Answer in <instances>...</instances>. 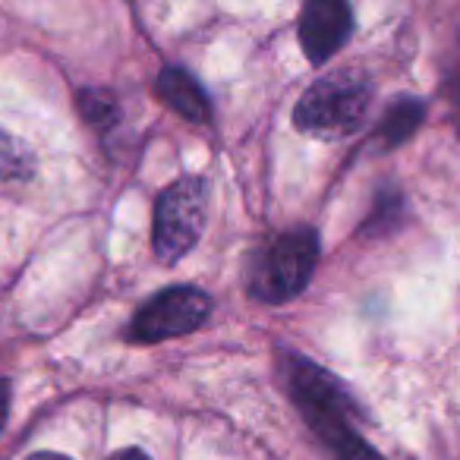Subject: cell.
<instances>
[{
	"label": "cell",
	"mask_w": 460,
	"mask_h": 460,
	"mask_svg": "<svg viewBox=\"0 0 460 460\" xmlns=\"http://www.w3.org/2000/svg\"><path fill=\"white\" fill-rule=\"evenodd\" d=\"M290 394L303 420L332 447L338 460H382L353 426V401L338 378H332L315 363L296 359L290 369Z\"/></svg>",
	"instance_id": "cell-1"
},
{
	"label": "cell",
	"mask_w": 460,
	"mask_h": 460,
	"mask_svg": "<svg viewBox=\"0 0 460 460\" xmlns=\"http://www.w3.org/2000/svg\"><path fill=\"white\" fill-rule=\"evenodd\" d=\"M369 79L353 70H341L309 85L294 111V123L303 133L322 136V139H344L357 133V127L369 114Z\"/></svg>",
	"instance_id": "cell-2"
},
{
	"label": "cell",
	"mask_w": 460,
	"mask_h": 460,
	"mask_svg": "<svg viewBox=\"0 0 460 460\" xmlns=\"http://www.w3.org/2000/svg\"><path fill=\"white\" fill-rule=\"evenodd\" d=\"M319 259V240L313 230H290L271 246L256 252L250 269V294L265 303L294 300L309 284Z\"/></svg>",
	"instance_id": "cell-3"
},
{
	"label": "cell",
	"mask_w": 460,
	"mask_h": 460,
	"mask_svg": "<svg viewBox=\"0 0 460 460\" xmlns=\"http://www.w3.org/2000/svg\"><path fill=\"white\" fill-rule=\"evenodd\" d=\"M205 192H208V186L199 177L177 180V183L161 192L158 205H155L152 246H155V256L164 265L180 262L199 243V237H202Z\"/></svg>",
	"instance_id": "cell-4"
},
{
	"label": "cell",
	"mask_w": 460,
	"mask_h": 460,
	"mask_svg": "<svg viewBox=\"0 0 460 460\" xmlns=\"http://www.w3.org/2000/svg\"><path fill=\"white\" fill-rule=\"evenodd\" d=\"M208 313L211 300L199 288H167L136 313L129 338L142 341V344L180 338V334H190L199 325H205Z\"/></svg>",
	"instance_id": "cell-5"
},
{
	"label": "cell",
	"mask_w": 460,
	"mask_h": 460,
	"mask_svg": "<svg viewBox=\"0 0 460 460\" xmlns=\"http://www.w3.org/2000/svg\"><path fill=\"white\" fill-rule=\"evenodd\" d=\"M353 32L347 0H306L300 13V45L313 64H325Z\"/></svg>",
	"instance_id": "cell-6"
},
{
	"label": "cell",
	"mask_w": 460,
	"mask_h": 460,
	"mask_svg": "<svg viewBox=\"0 0 460 460\" xmlns=\"http://www.w3.org/2000/svg\"><path fill=\"white\" fill-rule=\"evenodd\" d=\"M158 95L177 111L180 117L192 123H205L211 117V108H208V95L202 92V85L190 76L186 70H164L155 83Z\"/></svg>",
	"instance_id": "cell-7"
},
{
	"label": "cell",
	"mask_w": 460,
	"mask_h": 460,
	"mask_svg": "<svg viewBox=\"0 0 460 460\" xmlns=\"http://www.w3.org/2000/svg\"><path fill=\"white\" fill-rule=\"evenodd\" d=\"M422 111H426L422 102H416V98H401V102L385 114V123H382L385 146H401L403 139H410V136L416 133V127H420Z\"/></svg>",
	"instance_id": "cell-8"
},
{
	"label": "cell",
	"mask_w": 460,
	"mask_h": 460,
	"mask_svg": "<svg viewBox=\"0 0 460 460\" xmlns=\"http://www.w3.org/2000/svg\"><path fill=\"white\" fill-rule=\"evenodd\" d=\"M7 413H10V382L0 378V429L7 422Z\"/></svg>",
	"instance_id": "cell-9"
},
{
	"label": "cell",
	"mask_w": 460,
	"mask_h": 460,
	"mask_svg": "<svg viewBox=\"0 0 460 460\" xmlns=\"http://www.w3.org/2000/svg\"><path fill=\"white\" fill-rule=\"evenodd\" d=\"M114 460H152L146 451H139V447H127V451L114 454Z\"/></svg>",
	"instance_id": "cell-10"
},
{
	"label": "cell",
	"mask_w": 460,
	"mask_h": 460,
	"mask_svg": "<svg viewBox=\"0 0 460 460\" xmlns=\"http://www.w3.org/2000/svg\"><path fill=\"white\" fill-rule=\"evenodd\" d=\"M26 460H70L66 454H54V451H39V454H32V457H26Z\"/></svg>",
	"instance_id": "cell-11"
}]
</instances>
